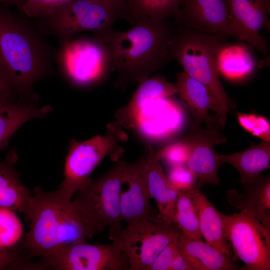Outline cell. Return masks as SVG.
Returning <instances> with one entry per match:
<instances>
[{
  "instance_id": "cell-1",
  "label": "cell",
  "mask_w": 270,
  "mask_h": 270,
  "mask_svg": "<svg viewBox=\"0 0 270 270\" xmlns=\"http://www.w3.org/2000/svg\"><path fill=\"white\" fill-rule=\"evenodd\" d=\"M174 28L167 20L142 17L128 30L113 31L106 44L110 70L118 75L114 86L139 84L168 64L172 60L168 43Z\"/></svg>"
},
{
  "instance_id": "cell-2",
  "label": "cell",
  "mask_w": 270,
  "mask_h": 270,
  "mask_svg": "<svg viewBox=\"0 0 270 270\" xmlns=\"http://www.w3.org/2000/svg\"><path fill=\"white\" fill-rule=\"evenodd\" d=\"M27 18L0 4V66L20 100H28L36 82L49 70L50 51Z\"/></svg>"
},
{
  "instance_id": "cell-3",
  "label": "cell",
  "mask_w": 270,
  "mask_h": 270,
  "mask_svg": "<svg viewBox=\"0 0 270 270\" xmlns=\"http://www.w3.org/2000/svg\"><path fill=\"white\" fill-rule=\"evenodd\" d=\"M28 232L22 242L29 258L42 257L72 243L91 238L72 199L57 190L45 192L36 188L30 200Z\"/></svg>"
},
{
  "instance_id": "cell-4",
  "label": "cell",
  "mask_w": 270,
  "mask_h": 270,
  "mask_svg": "<svg viewBox=\"0 0 270 270\" xmlns=\"http://www.w3.org/2000/svg\"><path fill=\"white\" fill-rule=\"evenodd\" d=\"M228 36L209 34L177 25L170 38L168 49L172 59L188 75L204 84L218 105L224 118L236 104L220 80L217 54Z\"/></svg>"
},
{
  "instance_id": "cell-5",
  "label": "cell",
  "mask_w": 270,
  "mask_h": 270,
  "mask_svg": "<svg viewBox=\"0 0 270 270\" xmlns=\"http://www.w3.org/2000/svg\"><path fill=\"white\" fill-rule=\"evenodd\" d=\"M124 184L123 161L117 163L100 176L90 178L72 199L92 236L109 227L108 236L120 230L122 188Z\"/></svg>"
},
{
  "instance_id": "cell-6",
  "label": "cell",
  "mask_w": 270,
  "mask_h": 270,
  "mask_svg": "<svg viewBox=\"0 0 270 270\" xmlns=\"http://www.w3.org/2000/svg\"><path fill=\"white\" fill-rule=\"evenodd\" d=\"M127 140V134L116 122L108 124L103 136L97 135L84 142L72 140L65 161L64 178L58 190L72 200L105 157L110 156L113 161L119 160L124 152L122 144Z\"/></svg>"
},
{
  "instance_id": "cell-7",
  "label": "cell",
  "mask_w": 270,
  "mask_h": 270,
  "mask_svg": "<svg viewBox=\"0 0 270 270\" xmlns=\"http://www.w3.org/2000/svg\"><path fill=\"white\" fill-rule=\"evenodd\" d=\"M118 16L102 0H71L50 14L37 18L43 22V30L55 36L60 44L76 33L87 31L106 44Z\"/></svg>"
},
{
  "instance_id": "cell-8",
  "label": "cell",
  "mask_w": 270,
  "mask_h": 270,
  "mask_svg": "<svg viewBox=\"0 0 270 270\" xmlns=\"http://www.w3.org/2000/svg\"><path fill=\"white\" fill-rule=\"evenodd\" d=\"M223 229L232 248V260L242 261V270H270V232L246 210L222 215Z\"/></svg>"
},
{
  "instance_id": "cell-9",
  "label": "cell",
  "mask_w": 270,
  "mask_h": 270,
  "mask_svg": "<svg viewBox=\"0 0 270 270\" xmlns=\"http://www.w3.org/2000/svg\"><path fill=\"white\" fill-rule=\"evenodd\" d=\"M181 232L174 223L144 220L127 226L108 238L119 242L128 258L129 270H148L160 252Z\"/></svg>"
},
{
  "instance_id": "cell-10",
  "label": "cell",
  "mask_w": 270,
  "mask_h": 270,
  "mask_svg": "<svg viewBox=\"0 0 270 270\" xmlns=\"http://www.w3.org/2000/svg\"><path fill=\"white\" fill-rule=\"evenodd\" d=\"M40 264L57 270L130 268L128 258L116 240L105 244L76 242L42 256Z\"/></svg>"
},
{
  "instance_id": "cell-11",
  "label": "cell",
  "mask_w": 270,
  "mask_h": 270,
  "mask_svg": "<svg viewBox=\"0 0 270 270\" xmlns=\"http://www.w3.org/2000/svg\"><path fill=\"white\" fill-rule=\"evenodd\" d=\"M60 45L58 62L73 84L80 86L94 84L110 70L107 46L94 38L70 40Z\"/></svg>"
},
{
  "instance_id": "cell-12",
  "label": "cell",
  "mask_w": 270,
  "mask_h": 270,
  "mask_svg": "<svg viewBox=\"0 0 270 270\" xmlns=\"http://www.w3.org/2000/svg\"><path fill=\"white\" fill-rule=\"evenodd\" d=\"M228 5V26L232 38L246 42L268 54L266 38L260 34L262 30L270 32V0H226Z\"/></svg>"
},
{
  "instance_id": "cell-13",
  "label": "cell",
  "mask_w": 270,
  "mask_h": 270,
  "mask_svg": "<svg viewBox=\"0 0 270 270\" xmlns=\"http://www.w3.org/2000/svg\"><path fill=\"white\" fill-rule=\"evenodd\" d=\"M150 146H147L138 160L132 163L123 162L124 184L128 189L120 195V210L122 220L127 226L148 220L156 222H163L158 214L154 212L150 204L146 171Z\"/></svg>"
},
{
  "instance_id": "cell-14",
  "label": "cell",
  "mask_w": 270,
  "mask_h": 270,
  "mask_svg": "<svg viewBox=\"0 0 270 270\" xmlns=\"http://www.w3.org/2000/svg\"><path fill=\"white\" fill-rule=\"evenodd\" d=\"M218 127L205 129L192 120L186 136L190 150L186 164L196 175L199 188L206 184L220 183L218 173L222 163L214 148L226 142V138L220 133Z\"/></svg>"
},
{
  "instance_id": "cell-15",
  "label": "cell",
  "mask_w": 270,
  "mask_h": 270,
  "mask_svg": "<svg viewBox=\"0 0 270 270\" xmlns=\"http://www.w3.org/2000/svg\"><path fill=\"white\" fill-rule=\"evenodd\" d=\"M226 0H184L174 16L176 25L209 34L232 37Z\"/></svg>"
},
{
  "instance_id": "cell-16",
  "label": "cell",
  "mask_w": 270,
  "mask_h": 270,
  "mask_svg": "<svg viewBox=\"0 0 270 270\" xmlns=\"http://www.w3.org/2000/svg\"><path fill=\"white\" fill-rule=\"evenodd\" d=\"M178 94L190 112L193 120L208 128L224 127L226 120L208 88L184 71L177 73L175 82Z\"/></svg>"
},
{
  "instance_id": "cell-17",
  "label": "cell",
  "mask_w": 270,
  "mask_h": 270,
  "mask_svg": "<svg viewBox=\"0 0 270 270\" xmlns=\"http://www.w3.org/2000/svg\"><path fill=\"white\" fill-rule=\"evenodd\" d=\"M177 94L175 83L168 82L163 76L154 74L138 84L128 102L115 112L116 122L122 128H134L138 114L149 102Z\"/></svg>"
},
{
  "instance_id": "cell-18",
  "label": "cell",
  "mask_w": 270,
  "mask_h": 270,
  "mask_svg": "<svg viewBox=\"0 0 270 270\" xmlns=\"http://www.w3.org/2000/svg\"><path fill=\"white\" fill-rule=\"evenodd\" d=\"M244 192H226L228 202L236 209L246 210L270 232V178L260 176L253 182L244 184Z\"/></svg>"
},
{
  "instance_id": "cell-19",
  "label": "cell",
  "mask_w": 270,
  "mask_h": 270,
  "mask_svg": "<svg viewBox=\"0 0 270 270\" xmlns=\"http://www.w3.org/2000/svg\"><path fill=\"white\" fill-rule=\"evenodd\" d=\"M18 160L16 150L12 148L0 162V206L22 213L26 218L32 194L15 168Z\"/></svg>"
},
{
  "instance_id": "cell-20",
  "label": "cell",
  "mask_w": 270,
  "mask_h": 270,
  "mask_svg": "<svg viewBox=\"0 0 270 270\" xmlns=\"http://www.w3.org/2000/svg\"><path fill=\"white\" fill-rule=\"evenodd\" d=\"M150 146L146 178L150 198H154L159 211L158 216L163 222L174 223L178 198V192L170 184L162 168L154 156Z\"/></svg>"
},
{
  "instance_id": "cell-21",
  "label": "cell",
  "mask_w": 270,
  "mask_h": 270,
  "mask_svg": "<svg viewBox=\"0 0 270 270\" xmlns=\"http://www.w3.org/2000/svg\"><path fill=\"white\" fill-rule=\"evenodd\" d=\"M178 244L180 254L192 270L240 269L232 256L222 254L203 240H192L181 232Z\"/></svg>"
},
{
  "instance_id": "cell-22",
  "label": "cell",
  "mask_w": 270,
  "mask_h": 270,
  "mask_svg": "<svg viewBox=\"0 0 270 270\" xmlns=\"http://www.w3.org/2000/svg\"><path fill=\"white\" fill-rule=\"evenodd\" d=\"M190 192L197 211L202 237L206 243L232 257V247L223 229L222 214L216 209L197 186Z\"/></svg>"
},
{
  "instance_id": "cell-23",
  "label": "cell",
  "mask_w": 270,
  "mask_h": 270,
  "mask_svg": "<svg viewBox=\"0 0 270 270\" xmlns=\"http://www.w3.org/2000/svg\"><path fill=\"white\" fill-rule=\"evenodd\" d=\"M216 156L222 164L228 163L238 172L241 184L252 183L262 170L270 168V140H261L244 151L230 154L216 152Z\"/></svg>"
},
{
  "instance_id": "cell-24",
  "label": "cell",
  "mask_w": 270,
  "mask_h": 270,
  "mask_svg": "<svg viewBox=\"0 0 270 270\" xmlns=\"http://www.w3.org/2000/svg\"><path fill=\"white\" fill-rule=\"evenodd\" d=\"M219 73L231 81H240L252 75L257 63L248 45L243 42L224 43L217 54Z\"/></svg>"
},
{
  "instance_id": "cell-25",
  "label": "cell",
  "mask_w": 270,
  "mask_h": 270,
  "mask_svg": "<svg viewBox=\"0 0 270 270\" xmlns=\"http://www.w3.org/2000/svg\"><path fill=\"white\" fill-rule=\"evenodd\" d=\"M52 111L50 106L42 107L28 100L8 104L0 112V150L6 148L16 132L28 121L42 118Z\"/></svg>"
},
{
  "instance_id": "cell-26",
  "label": "cell",
  "mask_w": 270,
  "mask_h": 270,
  "mask_svg": "<svg viewBox=\"0 0 270 270\" xmlns=\"http://www.w3.org/2000/svg\"><path fill=\"white\" fill-rule=\"evenodd\" d=\"M184 0H126L124 18L131 26L142 17L161 22L174 17Z\"/></svg>"
},
{
  "instance_id": "cell-27",
  "label": "cell",
  "mask_w": 270,
  "mask_h": 270,
  "mask_svg": "<svg viewBox=\"0 0 270 270\" xmlns=\"http://www.w3.org/2000/svg\"><path fill=\"white\" fill-rule=\"evenodd\" d=\"M178 192V196L174 223L189 238L202 241L198 215L190 190Z\"/></svg>"
},
{
  "instance_id": "cell-28",
  "label": "cell",
  "mask_w": 270,
  "mask_h": 270,
  "mask_svg": "<svg viewBox=\"0 0 270 270\" xmlns=\"http://www.w3.org/2000/svg\"><path fill=\"white\" fill-rule=\"evenodd\" d=\"M24 238V227L15 211L0 206V248H18Z\"/></svg>"
},
{
  "instance_id": "cell-29",
  "label": "cell",
  "mask_w": 270,
  "mask_h": 270,
  "mask_svg": "<svg viewBox=\"0 0 270 270\" xmlns=\"http://www.w3.org/2000/svg\"><path fill=\"white\" fill-rule=\"evenodd\" d=\"M190 150L188 140L186 136L181 140L154 151V156L158 160H164L170 166L186 164Z\"/></svg>"
},
{
  "instance_id": "cell-30",
  "label": "cell",
  "mask_w": 270,
  "mask_h": 270,
  "mask_svg": "<svg viewBox=\"0 0 270 270\" xmlns=\"http://www.w3.org/2000/svg\"><path fill=\"white\" fill-rule=\"evenodd\" d=\"M240 126L254 136L264 140H270V124L268 119L261 115L237 112Z\"/></svg>"
},
{
  "instance_id": "cell-31",
  "label": "cell",
  "mask_w": 270,
  "mask_h": 270,
  "mask_svg": "<svg viewBox=\"0 0 270 270\" xmlns=\"http://www.w3.org/2000/svg\"><path fill=\"white\" fill-rule=\"evenodd\" d=\"M168 179L178 191L191 190L197 186L196 175L186 164L170 166Z\"/></svg>"
},
{
  "instance_id": "cell-32",
  "label": "cell",
  "mask_w": 270,
  "mask_h": 270,
  "mask_svg": "<svg viewBox=\"0 0 270 270\" xmlns=\"http://www.w3.org/2000/svg\"><path fill=\"white\" fill-rule=\"evenodd\" d=\"M71 0H26L22 10L28 18L46 16Z\"/></svg>"
},
{
  "instance_id": "cell-33",
  "label": "cell",
  "mask_w": 270,
  "mask_h": 270,
  "mask_svg": "<svg viewBox=\"0 0 270 270\" xmlns=\"http://www.w3.org/2000/svg\"><path fill=\"white\" fill-rule=\"evenodd\" d=\"M178 238L170 243L157 256L148 270H170L172 264L180 252Z\"/></svg>"
},
{
  "instance_id": "cell-34",
  "label": "cell",
  "mask_w": 270,
  "mask_h": 270,
  "mask_svg": "<svg viewBox=\"0 0 270 270\" xmlns=\"http://www.w3.org/2000/svg\"><path fill=\"white\" fill-rule=\"evenodd\" d=\"M15 93L16 92L12 84L0 66V98L12 100Z\"/></svg>"
},
{
  "instance_id": "cell-35",
  "label": "cell",
  "mask_w": 270,
  "mask_h": 270,
  "mask_svg": "<svg viewBox=\"0 0 270 270\" xmlns=\"http://www.w3.org/2000/svg\"><path fill=\"white\" fill-rule=\"evenodd\" d=\"M18 248L14 249L0 248V270L10 266L18 259Z\"/></svg>"
},
{
  "instance_id": "cell-36",
  "label": "cell",
  "mask_w": 270,
  "mask_h": 270,
  "mask_svg": "<svg viewBox=\"0 0 270 270\" xmlns=\"http://www.w3.org/2000/svg\"><path fill=\"white\" fill-rule=\"evenodd\" d=\"M110 6L118 16L124 18L126 0H102Z\"/></svg>"
},
{
  "instance_id": "cell-37",
  "label": "cell",
  "mask_w": 270,
  "mask_h": 270,
  "mask_svg": "<svg viewBox=\"0 0 270 270\" xmlns=\"http://www.w3.org/2000/svg\"><path fill=\"white\" fill-rule=\"evenodd\" d=\"M25 1L26 0H0V4L6 6H15L21 12Z\"/></svg>"
},
{
  "instance_id": "cell-38",
  "label": "cell",
  "mask_w": 270,
  "mask_h": 270,
  "mask_svg": "<svg viewBox=\"0 0 270 270\" xmlns=\"http://www.w3.org/2000/svg\"><path fill=\"white\" fill-rule=\"evenodd\" d=\"M12 102L13 100L0 98V112L8 104Z\"/></svg>"
}]
</instances>
